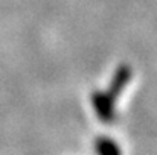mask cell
I'll return each instance as SVG.
<instances>
[{
  "label": "cell",
  "mask_w": 157,
  "mask_h": 155,
  "mask_svg": "<svg viewBox=\"0 0 157 155\" xmlns=\"http://www.w3.org/2000/svg\"><path fill=\"white\" fill-rule=\"evenodd\" d=\"M92 106L98 116L99 120L105 123H110L116 117L114 111V98H111L107 91H93L90 96Z\"/></svg>",
  "instance_id": "6da1fadb"
},
{
  "label": "cell",
  "mask_w": 157,
  "mask_h": 155,
  "mask_svg": "<svg viewBox=\"0 0 157 155\" xmlns=\"http://www.w3.org/2000/svg\"><path fill=\"white\" fill-rule=\"evenodd\" d=\"M131 75H133L131 67H130L128 64H121V65L116 68V72H114V75H113V78H111L110 88L107 90V93H108L111 98L116 99V98L122 93V90L125 88V85L130 82Z\"/></svg>",
  "instance_id": "7a4b0ae2"
},
{
  "label": "cell",
  "mask_w": 157,
  "mask_h": 155,
  "mask_svg": "<svg viewBox=\"0 0 157 155\" xmlns=\"http://www.w3.org/2000/svg\"><path fill=\"white\" fill-rule=\"evenodd\" d=\"M93 148L96 155H122L121 146L111 137H107V135L98 137L93 143Z\"/></svg>",
  "instance_id": "3957f363"
}]
</instances>
